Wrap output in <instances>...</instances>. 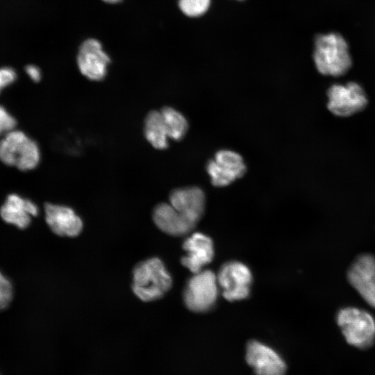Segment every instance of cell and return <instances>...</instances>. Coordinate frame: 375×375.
Here are the masks:
<instances>
[{"label": "cell", "instance_id": "obj_1", "mask_svg": "<svg viewBox=\"0 0 375 375\" xmlns=\"http://www.w3.org/2000/svg\"><path fill=\"white\" fill-rule=\"evenodd\" d=\"M313 58L318 72L324 75L342 76L352 65L347 43L337 33L316 37Z\"/></svg>", "mask_w": 375, "mask_h": 375}, {"label": "cell", "instance_id": "obj_2", "mask_svg": "<svg viewBox=\"0 0 375 375\" xmlns=\"http://www.w3.org/2000/svg\"><path fill=\"white\" fill-rule=\"evenodd\" d=\"M172 285L170 274L158 258L142 261L133 269L132 289L143 301H152L161 298L169 290Z\"/></svg>", "mask_w": 375, "mask_h": 375}, {"label": "cell", "instance_id": "obj_3", "mask_svg": "<svg viewBox=\"0 0 375 375\" xmlns=\"http://www.w3.org/2000/svg\"><path fill=\"white\" fill-rule=\"evenodd\" d=\"M336 321L347 342L358 349H367L375 342V319L367 311L347 306L337 313Z\"/></svg>", "mask_w": 375, "mask_h": 375}, {"label": "cell", "instance_id": "obj_4", "mask_svg": "<svg viewBox=\"0 0 375 375\" xmlns=\"http://www.w3.org/2000/svg\"><path fill=\"white\" fill-rule=\"evenodd\" d=\"M0 160L20 170L34 169L40 160L36 142L19 131L12 130L0 140Z\"/></svg>", "mask_w": 375, "mask_h": 375}, {"label": "cell", "instance_id": "obj_5", "mask_svg": "<svg viewBox=\"0 0 375 375\" xmlns=\"http://www.w3.org/2000/svg\"><path fill=\"white\" fill-rule=\"evenodd\" d=\"M218 289L217 274L212 271L205 269L194 274L183 292L185 306L196 312L209 310L217 299Z\"/></svg>", "mask_w": 375, "mask_h": 375}, {"label": "cell", "instance_id": "obj_6", "mask_svg": "<svg viewBox=\"0 0 375 375\" xmlns=\"http://www.w3.org/2000/svg\"><path fill=\"white\" fill-rule=\"evenodd\" d=\"M217 279L222 296L230 301L246 299L250 293L252 274L249 268L238 261L224 263L219 269Z\"/></svg>", "mask_w": 375, "mask_h": 375}, {"label": "cell", "instance_id": "obj_7", "mask_svg": "<svg viewBox=\"0 0 375 375\" xmlns=\"http://www.w3.org/2000/svg\"><path fill=\"white\" fill-rule=\"evenodd\" d=\"M327 107L335 115L348 117L362 110L367 103L366 94L356 82L333 84L327 91Z\"/></svg>", "mask_w": 375, "mask_h": 375}, {"label": "cell", "instance_id": "obj_8", "mask_svg": "<svg viewBox=\"0 0 375 375\" xmlns=\"http://www.w3.org/2000/svg\"><path fill=\"white\" fill-rule=\"evenodd\" d=\"M206 170L214 186L224 187L242 177L247 167L239 153L232 150L222 149L208 162Z\"/></svg>", "mask_w": 375, "mask_h": 375}, {"label": "cell", "instance_id": "obj_9", "mask_svg": "<svg viewBox=\"0 0 375 375\" xmlns=\"http://www.w3.org/2000/svg\"><path fill=\"white\" fill-rule=\"evenodd\" d=\"M347 280L362 298L375 308V256L370 253L357 256L347 271Z\"/></svg>", "mask_w": 375, "mask_h": 375}, {"label": "cell", "instance_id": "obj_10", "mask_svg": "<svg viewBox=\"0 0 375 375\" xmlns=\"http://www.w3.org/2000/svg\"><path fill=\"white\" fill-rule=\"evenodd\" d=\"M245 360L256 375H286L287 365L272 348L257 340L246 347Z\"/></svg>", "mask_w": 375, "mask_h": 375}, {"label": "cell", "instance_id": "obj_11", "mask_svg": "<svg viewBox=\"0 0 375 375\" xmlns=\"http://www.w3.org/2000/svg\"><path fill=\"white\" fill-rule=\"evenodd\" d=\"M76 61L84 76L91 81H99L106 77L110 59L103 51L101 42L90 38L81 44Z\"/></svg>", "mask_w": 375, "mask_h": 375}, {"label": "cell", "instance_id": "obj_12", "mask_svg": "<svg viewBox=\"0 0 375 375\" xmlns=\"http://www.w3.org/2000/svg\"><path fill=\"white\" fill-rule=\"evenodd\" d=\"M186 255L181 258L182 265L193 274L199 272L214 257L212 240L201 233H194L183 244Z\"/></svg>", "mask_w": 375, "mask_h": 375}, {"label": "cell", "instance_id": "obj_13", "mask_svg": "<svg viewBox=\"0 0 375 375\" xmlns=\"http://www.w3.org/2000/svg\"><path fill=\"white\" fill-rule=\"evenodd\" d=\"M205 202L203 191L196 186L174 189L169 194V203L195 224L203 216Z\"/></svg>", "mask_w": 375, "mask_h": 375}, {"label": "cell", "instance_id": "obj_14", "mask_svg": "<svg viewBox=\"0 0 375 375\" xmlns=\"http://www.w3.org/2000/svg\"><path fill=\"white\" fill-rule=\"evenodd\" d=\"M44 212L47 224L56 235L75 237L81 232L82 220L71 208L48 203Z\"/></svg>", "mask_w": 375, "mask_h": 375}, {"label": "cell", "instance_id": "obj_15", "mask_svg": "<svg viewBox=\"0 0 375 375\" xmlns=\"http://www.w3.org/2000/svg\"><path fill=\"white\" fill-rule=\"evenodd\" d=\"M153 220L162 231L173 236H182L190 233L197 225L169 203H161L154 208Z\"/></svg>", "mask_w": 375, "mask_h": 375}, {"label": "cell", "instance_id": "obj_16", "mask_svg": "<svg viewBox=\"0 0 375 375\" xmlns=\"http://www.w3.org/2000/svg\"><path fill=\"white\" fill-rule=\"evenodd\" d=\"M38 213V206L33 202L15 194L8 196L0 209L1 218L19 228H26L30 224L31 217Z\"/></svg>", "mask_w": 375, "mask_h": 375}, {"label": "cell", "instance_id": "obj_17", "mask_svg": "<svg viewBox=\"0 0 375 375\" xmlns=\"http://www.w3.org/2000/svg\"><path fill=\"white\" fill-rule=\"evenodd\" d=\"M144 135L155 149L162 150L168 147L169 138L160 110L148 112L144 122Z\"/></svg>", "mask_w": 375, "mask_h": 375}, {"label": "cell", "instance_id": "obj_18", "mask_svg": "<svg viewBox=\"0 0 375 375\" xmlns=\"http://www.w3.org/2000/svg\"><path fill=\"white\" fill-rule=\"evenodd\" d=\"M169 138L181 140L188 129V122L185 116L175 108L165 106L160 110Z\"/></svg>", "mask_w": 375, "mask_h": 375}, {"label": "cell", "instance_id": "obj_19", "mask_svg": "<svg viewBox=\"0 0 375 375\" xmlns=\"http://www.w3.org/2000/svg\"><path fill=\"white\" fill-rule=\"evenodd\" d=\"M210 0H178L181 10L188 17L203 15L209 8Z\"/></svg>", "mask_w": 375, "mask_h": 375}, {"label": "cell", "instance_id": "obj_20", "mask_svg": "<svg viewBox=\"0 0 375 375\" xmlns=\"http://www.w3.org/2000/svg\"><path fill=\"white\" fill-rule=\"evenodd\" d=\"M12 294L11 283L0 272V310L4 309L9 305Z\"/></svg>", "mask_w": 375, "mask_h": 375}, {"label": "cell", "instance_id": "obj_21", "mask_svg": "<svg viewBox=\"0 0 375 375\" xmlns=\"http://www.w3.org/2000/svg\"><path fill=\"white\" fill-rule=\"evenodd\" d=\"M15 126V119L0 106V136L14 130Z\"/></svg>", "mask_w": 375, "mask_h": 375}, {"label": "cell", "instance_id": "obj_22", "mask_svg": "<svg viewBox=\"0 0 375 375\" xmlns=\"http://www.w3.org/2000/svg\"><path fill=\"white\" fill-rule=\"evenodd\" d=\"M16 73L10 67L0 68V92L16 79Z\"/></svg>", "mask_w": 375, "mask_h": 375}, {"label": "cell", "instance_id": "obj_23", "mask_svg": "<svg viewBox=\"0 0 375 375\" xmlns=\"http://www.w3.org/2000/svg\"><path fill=\"white\" fill-rule=\"evenodd\" d=\"M25 69L27 74L34 82H38L41 79V72L37 66L30 65L26 66Z\"/></svg>", "mask_w": 375, "mask_h": 375}, {"label": "cell", "instance_id": "obj_24", "mask_svg": "<svg viewBox=\"0 0 375 375\" xmlns=\"http://www.w3.org/2000/svg\"><path fill=\"white\" fill-rule=\"evenodd\" d=\"M102 1L108 3H117L121 1L122 0H102Z\"/></svg>", "mask_w": 375, "mask_h": 375}, {"label": "cell", "instance_id": "obj_25", "mask_svg": "<svg viewBox=\"0 0 375 375\" xmlns=\"http://www.w3.org/2000/svg\"><path fill=\"white\" fill-rule=\"evenodd\" d=\"M239 1H242V0H239Z\"/></svg>", "mask_w": 375, "mask_h": 375}]
</instances>
